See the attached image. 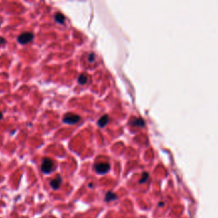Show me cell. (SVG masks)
I'll return each mask as SVG.
<instances>
[{"mask_svg": "<svg viewBox=\"0 0 218 218\" xmlns=\"http://www.w3.org/2000/svg\"><path fill=\"white\" fill-rule=\"evenodd\" d=\"M55 168V165L53 160H51L49 158H45L43 160V162L41 164V170L45 174H50L51 173Z\"/></svg>", "mask_w": 218, "mask_h": 218, "instance_id": "cell-1", "label": "cell"}, {"mask_svg": "<svg viewBox=\"0 0 218 218\" xmlns=\"http://www.w3.org/2000/svg\"><path fill=\"white\" fill-rule=\"evenodd\" d=\"M33 39V34L29 32L23 33L17 38V41L21 45H27L30 43Z\"/></svg>", "mask_w": 218, "mask_h": 218, "instance_id": "cell-2", "label": "cell"}, {"mask_svg": "<svg viewBox=\"0 0 218 218\" xmlns=\"http://www.w3.org/2000/svg\"><path fill=\"white\" fill-rule=\"evenodd\" d=\"M80 120V117L74 113H66L63 118V123L67 124H74Z\"/></svg>", "mask_w": 218, "mask_h": 218, "instance_id": "cell-3", "label": "cell"}, {"mask_svg": "<svg viewBox=\"0 0 218 218\" xmlns=\"http://www.w3.org/2000/svg\"><path fill=\"white\" fill-rule=\"evenodd\" d=\"M95 169H96V170L98 174L104 175L110 170V164L108 163L96 164V166H95Z\"/></svg>", "mask_w": 218, "mask_h": 218, "instance_id": "cell-4", "label": "cell"}, {"mask_svg": "<svg viewBox=\"0 0 218 218\" xmlns=\"http://www.w3.org/2000/svg\"><path fill=\"white\" fill-rule=\"evenodd\" d=\"M61 182H62V179H61V177H60V175H58V176H56L54 179H53V180L51 181V187H52L54 190H57V189L60 187Z\"/></svg>", "mask_w": 218, "mask_h": 218, "instance_id": "cell-5", "label": "cell"}, {"mask_svg": "<svg viewBox=\"0 0 218 218\" xmlns=\"http://www.w3.org/2000/svg\"><path fill=\"white\" fill-rule=\"evenodd\" d=\"M109 121V118L108 115H103L99 120H98V125L101 127V128H103L105 127Z\"/></svg>", "mask_w": 218, "mask_h": 218, "instance_id": "cell-6", "label": "cell"}, {"mask_svg": "<svg viewBox=\"0 0 218 218\" xmlns=\"http://www.w3.org/2000/svg\"><path fill=\"white\" fill-rule=\"evenodd\" d=\"M117 199H118L117 195L114 193L111 192V191H109L106 193V196H105V201L106 202H112V201L116 200Z\"/></svg>", "mask_w": 218, "mask_h": 218, "instance_id": "cell-7", "label": "cell"}, {"mask_svg": "<svg viewBox=\"0 0 218 218\" xmlns=\"http://www.w3.org/2000/svg\"><path fill=\"white\" fill-rule=\"evenodd\" d=\"M54 20H55L56 22H58L60 24H63L64 21H65V16L63 15H61V14H58L57 13L54 15Z\"/></svg>", "mask_w": 218, "mask_h": 218, "instance_id": "cell-8", "label": "cell"}, {"mask_svg": "<svg viewBox=\"0 0 218 218\" xmlns=\"http://www.w3.org/2000/svg\"><path fill=\"white\" fill-rule=\"evenodd\" d=\"M88 81V76L86 74H81L78 79V82L80 84H85Z\"/></svg>", "mask_w": 218, "mask_h": 218, "instance_id": "cell-9", "label": "cell"}, {"mask_svg": "<svg viewBox=\"0 0 218 218\" xmlns=\"http://www.w3.org/2000/svg\"><path fill=\"white\" fill-rule=\"evenodd\" d=\"M131 124L136 125V126H143L144 125V121L141 118H135L132 122Z\"/></svg>", "mask_w": 218, "mask_h": 218, "instance_id": "cell-10", "label": "cell"}, {"mask_svg": "<svg viewBox=\"0 0 218 218\" xmlns=\"http://www.w3.org/2000/svg\"><path fill=\"white\" fill-rule=\"evenodd\" d=\"M148 173H144V174L142 175V178L140 180V183L145 182V181L148 180Z\"/></svg>", "mask_w": 218, "mask_h": 218, "instance_id": "cell-11", "label": "cell"}, {"mask_svg": "<svg viewBox=\"0 0 218 218\" xmlns=\"http://www.w3.org/2000/svg\"><path fill=\"white\" fill-rule=\"evenodd\" d=\"M96 60V55L94 53H92V54H90L89 55V61L90 62H94Z\"/></svg>", "mask_w": 218, "mask_h": 218, "instance_id": "cell-12", "label": "cell"}, {"mask_svg": "<svg viewBox=\"0 0 218 218\" xmlns=\"http://www.w3.org/2000/svg\"><path fill=\"white\" fill-rule=\"evenodd\" d=\"M5 43V39L3 38H0V44H4Z\"/></svg>", "mask_w": 218, "mask_h": 218, "instance_id": "cell-13", "label": "cell"}, {"mask_svg": "<svg viewBox=\"0 0 218 218\" xmlns=\"http://www.w3.org/2000/svg\"><path fill=\"white\" fill-rule=\"evenodd\" d=\"M3 118V114H2V112H0V120Z\"/></svg>", "mask_w": 218, "mask_h": 218, "instance_id": "cell-14", "label": "cell"}]
</instances>
